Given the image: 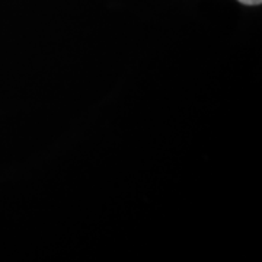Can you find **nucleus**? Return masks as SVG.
Listing matches in <instances>:
<instances>
[{"instance_id": "1", "label": "nucleus", "mask_w": 262, "mask_h": 262, "mask_svg": "<svg viewBox=\"0 0 262 262\" xmlns=\"http://www.w3.org/2000/svg\"><path fill=\"white\" fill-rule=\"evenodd\" d=\"M241 3L248 5V6H256V5H261L262 0H239Z\"/></svg>"}]
</instances>
